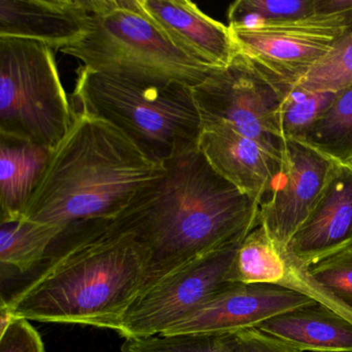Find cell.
Segmentation results:
<instances>
[{
  "label": "cell",
  "instance_id": "cell-1",
  "mask_svg": "<svg viewBox=\"0 0 352 352\" xmlns=\"http://www.w3.org/2000/svg\"><path fill=\"white\" fill-rule=\"evenodd\" d=\"M164 166L112 219L147 255L142 292L195 257L242 242L259 224L261 206L220 176L199 146Z\"/></svg>",
  "mask_w": 352,
  "mask_h": 352
},
{
  "label": "cell",
  "instance_id": "cell-2",
  "mask_svg": "<svg viewBox=\"0 0 352 352\" xmlns=\"http://www.w3.org/2000/svg\"><path fill=\"white\" fill-rule=\"evenodd\" d=\"M44 269L7 300L15 318L121 331L145 285L147 255L112 219L69 224Z\"/></svg>",
  "mask_w": 352,
  "mask_h": 352
},
{
  "label": "cell",
  "instance_id": "cell-3",
  "mask_svg": "<svg viewBox=\"0 0 352 352\" xmlns=\"http://www.w3.org/2000/svg\"><path fill=\"white\" fill-rule=\"evenodd\" d=\"M164 172L120 129L74 110L73 124L51 151L22 219L63 226L114 219Z\"/></svg>",
  "mask_w": 352,
  "mask_h": 352
},
{
  "label": "cell",
  "instance_id": "cell-4",
  "mask_svg": "<svg viewBox=\"0 0 352 352\" xmlns=\"http://www.w3.org/2000/svg\"><path fill=\"white\" fill-rule=\"evenodd\" d=\"M77 74L74 110L114 125L153 162L164 164L199 146L203 122L192 88L137 83L83 65Z\"/></svg>",
  "mask_w": 352,
  "mask_h": 352
},
{
  "label": "cell",
  "instance_id": "cell-5",
  "mask_svg": "<svg viewBox=\"0 0 352 352\" xmlns=\"http://www.w3.org/2000/svg\"><path fill=\"white\" fill-rule=\"evenodd\" d=\"M89 30L60 51L92 71L137 83L195 87L214 69L176 46L140 0H89Z\"/></svg>",
  "mask_w": 352,
  "mask_h": 352
},
{
  "label": "cell",
  "instance_id": "cell-6",
  "mask_svg": "<svg viewBox=\"0 0 352 352\" xmlns=\"http://www.w3.org/2000/svg\"><path fill=\"white\" fill-rule=\"evenodd\" d=\"M73 120L54 50L34 41L0 38V137L52 151Z\"/></svg>",
  "mask_w": 352,
  "mask_h": 352
},
{
  "label": "cell",
  "instance_id": "cell-7",
  "mask_svg": "<svg viewBox=\"0 0 352 352\" xmlns=\"http://www.w3.org/2000/svg\"><path fill=\"white\" fill-rule=\"evenodd\" d=\"M292 89L238 53L228 67L214 69L192 92L203 124L223 123L285 160L282 108Z\"/></svg>",
  "mask_w": 352,
  "mask_h": 352
},
{
  "label": "cell",
  "instance_id": "cell-8",
  "mask_svg": "<svg viewBox=\"0 0 352 352\" xmlns=\"http://www.w3.org/2000/svg\"><path fill=\"white\" fill-rule=\"evenodd\" d=\"M352 12L254 28H230L238 53L281 85L296 84L331 53Z\"/></svg>",
  "mask_w": 352,
  "mask_h": 352
},
{
  "label": "cell",
  "instance_id": "cell-9",
  "mask_svg": "<svg viewBox=\"0 0 352 352\" xmlns=\"http://www.w3.org/2000/svg\"><path fill=\"white\" fill-rule=\"evenodd\" d=\"M242 242L195 257L142 292L125 314L119 335L124 339L160 335L191 314L230 283L228 275Z\"/></svg>",
  "mask_w": 352,
  "mask_h": 352
},
{
  "label": "cell",
  "instance_id": "cell-10",
  "mask_svg": "<svg viewBox=\"0 0 352 352\" xmlns=\"http://www.w3.org/2000/svg\"><path fill=\"white\" fill-rule=\"evenodd\" d=\"M315 304L308 296L279 285L230 283L160 335L234 333Z\"/></svg>",
  "mask_w": 352,
  "mask_h": 352
},
{
  "label": "cell",
  "instance_id": "cell-11",
  "mask_svg": "<svg viewBox=\"0 0 352 352\" xmlns=\"http://www.w3.org/2000/svg\"><path fill=\"white\" fill-rule=\"evenodd\" d=\"M335 164L305 144L287 141L279 182L259 208V224L275 244L287 246L320 199Z\"/></svg>",
  "mask_w": 352,
  "mask_h": 352
},
{
  "label": "cell",
  "instance_id": "cell-12",
  "mask_svg": "<svg viewBox=\"0 0 352 352\" xmlns=\"http://www.w3.org/2000/svg\"><path fill=\"white\" fill-rule=\"evenodd\" d=\"M199 147L220 176L259 206L275 190L285 166L286 158L223 123H204Z\"/></svg>",
  "mask_w": 352,
  "mask_h": 352
},
{
  "label": "cell",
  "instance_id": "cell-13",
  "mask_svg": "<svg viewBox=\"0 0 352 352\" xmlns=\"http://www.w3.org/2000/svg\"><path fill=\"white\" fill-rule=\"evenodd\" d=\"M287 247L308 267L352 248V160L336 162L320 199Z\"/></svg>",
  "mask_w": 352,
  "mask_h": 352
},
{
  "label": "cell",
  "instance_id": "cell-14",
  "mask_svg": "<svg viewBox=\"0 0 352 352\" xmlns=\"http://www.w3.org/2000/svg\"><path fill=\"white\" fill-rule=\"evenodd\" d=\"M89 15V0H0V38L61 51L86 36Z\"/></svg>",
  "mask_w": 352,
  "mask_h": 352
},
{
  "label": "cell",
  "instance_id": "cell-15",
  "mask_svg": "<svg viewBox=\"0 0 352 352\" xmlns=\"http://www.w3.org/2000/svg\"><path fill=\"white\" fill-rule=\"evenodd\" d=\"M156 25L183 52L211 69L228 67L238 54L230 28L189 0H140Z\"/></svg>",
  "mask_w": 352,
  "mask_h": 352
},
{
  "label": "cell",
  "instance_id": "cell-16",
  "mask_svg": "<svg viewBox=\"0 0 352 352\" xmlns=\"http://www.w3.org/2000/svg\"><path fill=\"white\" fill-rule=\"evenodd\" d=\"M256 329L300 352H352V323L319 304L282 313Z\"/></svg>",
  "mask_w": 352,
  "mask_h": 352
},
{
  "label": "cell",
  "instance_id": "cell-17",
  "mask_svg": "<svg viewBox=\"0 0 352 352\" xmlns=\"http://www.w3.org/2000/svg\"><path fill=\"white\" fill-rule=\"evenodd\" d=\"M50 153L34 144L0 137V223L22 219Z\"/></svg>",
  "mask_w": 352,
  "mask_h": 352
},
{
  "label": "cell",
  "instance_id": "cell-18",
  "mask_svg": "<svg viewBox=\"0 0 352 352\" xmlns=\"http://www.w3.org/2000/svg\"><path fill=\"white\" fill-rule=\"evenodd\" d=\"M67 226L26 219L0 223V263L20 273L30 271L48 257Z\"/></svg>",
  "mask_w": 352,
  "mask_h": 352
},
{
  "label": "cell",
  "instance_id": "cell-19",
  "mask_svg": "<svg viewBox=\"0 0 352 352\" xmlns=\"http://www.w3.org/2000/svg\"><path fill=\"white\" fill-rule=\"evenodd\" d=\"M296 142L333 162L352 160V85L335 92L327 110Z\"/></svg>",
  "mask_w": 352,
  "mask_h": 352
},
{
  "label": "cell",
  "instance_id": "cell-20",
  "mask_svg": "<svg viewBox=\"0 0 352 352\" xmlns=\"http://www.w3.org/2000/svg\"><path fill=\"white\" fill-rule=\"evenodd\" d=\"M285 273V261L279 249L258 224L239 246L228 282L280 285Z\"/></svg>",
  "mask_w": 352,
  "mask_h": 352
},
{
  "label": "cell",
  "instance_id": "cell-21",
  "mask_svg": "<svg viewBox=\"0 0 352 352\" xmlns=\"http://www.w3.org/2000/svg\"><path fill=\"white\" fill-rule=\"evenodd\" d=\"M316 16V0H236L228 12L230 28H254Z\"/></svg>",
  "mask_w": 352,
  "mask_h": 352
},
{
  "label": "cell",
  "instance_id": "cell-22",
  "mask_svg": "<svg viewBox=\"0 0 352 352\" xmlns=\"http://www.w3.org/2000/svg\"><path fill=\"white\" fill-rule=\"evenodd\" d=\"M352 85V23L340 36L329 55L311 69L296 89L337 92Z\"/></svg>",
  "mask_w": 352,
  "mask_h": 352
},
{
  "label": "cell",
  "instance_id": "cell-23",
  "mask_svg": "<svg viewBox=\"0 0 352 352\" xmlns=\"http://www.w3.org/2000/svg\"><path fill=\"white\" fill-rule=\"evenodd\" d=\"M275 245L279 249L286 265L285 277L279 286L308 296L317 304L327 307L352 323V307L342 302L316 281L311 275L308 265L298 259L287 246Z\"/></svg>",
  "mask_w": 352,
  "mask_h": 352
},
{
  "label": "cell",
  "instance_id": "cell-24",
  "mask_svg": "<svg viewBox=\"0 0 352 352\" xmlns=\"http://www.w3.org/2000/svg\"><path fill=\"white\" fill-rule=\"evenodd\" d=\"M335 92H315L294 88L282 108V125L287 141H298L327 110Z\"/></svg>",
  "mask_w": 352,
  "mask_h": 352
},
{
  "label": "cell",
  "instance_id": "cell-25",
  "mask_svg": "<svg viewBox=\"0 0 352 352\" xmlns=\"http://www.w3.org/2000/svg\"><path fill=\"white\" fill-rule=\"evenodd\" d=\"M121 352H226L222 335H155L125 339Z\"/></svg>",
  "mask_w": 352,
  "mask_h": 352
},
{
  "label": "cell",
  "instance_id": "cell-26",
  "mask_svg": "<svg viewBox=\"0 0 352 352\" xmlns=\"http://www.w3.org/2000/svg\"><path fill=\"white\" fill-rule=\"evenodd\" d=\"M309 271L323 287L352 307V248L311 265Z\"/></svg>",
  "mask_w": 352,
  "mask_h": 352
},
{
  "label": "cell",
  "instance_id": "cell-27",
  "mask_svg": "<svg viewBox=\"0 0 352 352\" xmlns=\"http://www.w3.org/2000/svg\"><path fill=\"white\" fill-rule=\"evenodd\" d=\"M222 338L226 352H300L257 329L226 333Z\"/></svg>",
  "mask_w": 352,
  "mask_h": 352
},
{
  "label": "cell",
  "instance_id": "cell-28",
  "mask_svg": "<svg viewBox=\"0 0 352 352\" xmlns=\"http://www.w3.org/2000/svg\"><path fill=\"white\" fill-rule=\"evenodd\" d=\"M0 352H46L38 331L26 319L16 318L0 333Z\"/></svg>",
  "mask_w": 352,
  "mask_h": 352
},
{
  "label": "cell",
  "instance_id": "cell-29",
  "mask_svg": "<svg viewBox=\"0 0 352 352\" xmlns=\"http://www.w3.org/2000/svg\"><path fill=\"white\" fill-rule=\"evenodd\" d=\"M15 317L10 311L5 298H1L0 302V333H3L9 325L15 320Z\"/></svg>",
  "mask_w": 352,
  "mask_h": 352
}]
</instances>
